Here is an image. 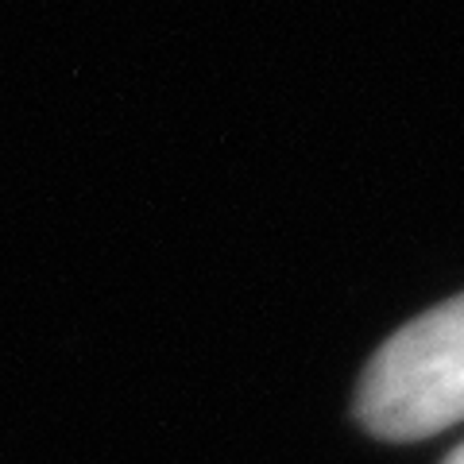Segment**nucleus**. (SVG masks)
Wrapping results in <instances>:
<instances>
[{
    "label": "nucleus",
    "mask_w": 464,
    "mask_h": 464,
    "mask_svg": "<svg viewBox=\"0 0 464 464\" xmlns=\"http://www.w3.org/2000/svg\"><path fill=\"white\" fill-rule=\"evenodd\" d=\"M356 418L375 438L418 441L464 418V295L402 325L356 387Z\"/></svg>",
    "instance_id": "1"
},
{
    "label": "nucleus",
    "mask_w": 464,
    "mask_h": 464,
    "mask_svg": "<svg viewBox=\"0 0 464 464\" xmlns=\"http://www.w3.org/2000/svg\"><path fill=\"white\" fill-rule=\"evenodd\" d=\"M445 464H464V445H457V449H453V453H449V457H445Z\"/></svg>",
    "instance_id": "2"
}]
</instances>
